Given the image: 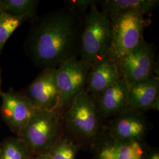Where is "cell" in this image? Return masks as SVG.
<instances>
[{"label":"cell","instance_id":"6da1fadb","mask_svg":"<svg viewBox=\"0 0 159 159\" xmlns=\"http://www.w3.org/2000/svg\"><path fill=\"white\" fill-rule=\"evenodd\" d=\"M84 19L71 7L48 12L35 20L25 43L34 65L57 68L79 58Z\"/></svg>","mask_w":159,"mask_h":159},{"label":"cell","instance_id":"7a4b0ae2","mask_svg":"<svg viewBox=\"0 0 159 159\" xmlns=\"http://www.w3.org/2000/svg\"><path fill=\"white\" fill-rule=\"evenodd\" d=\"M62 115L63 134L80 147L91 148L100 135L103 123L94 99L86 91L74 98Z\"/></svg>","mask_w":159,"mask_h":159},{"label":"cell","instance_id":"3957f363","mask_svg":"<svg viewBox=\"0 0 159 159\" xmlns=\"http://www.w3.org/2000/svg\"><path fill=\"white\" fill-rule=\"evenodd\" d=\"M89 8L84 19L80 59L91 65L110 56L112 24L110 17L97 6Z\"/></svg>","mask_w":159,"mask_h":159},{"label":"cell","instance_id":"277c9868","mask_svg":"<svg viewBox=\"0 0 159 159\" xmlns=\"http://www.w3.org/2000/svg\"><path fill=\"white\" fill-rule=\"evenodd\" d=\"M63 111L37 110L20 132L33 155L46 153L63 135Z\"/></svg>","mask_w":159,"mask_h":159},{"label":"cell","instance_id":"5b68a950","mask_svg":"<svg viewBox=\"0 0 159 159\" xmlns=\"http://www.w3.org/2000/svg\"><path fill=\"white\" fill-rule=\"evenodd\" d=\"M112 24L110 56L114 60L136 47L143 38L148 21L143 15L126 13L110 17Z\"/></svg>","mask_w":159,"mask_h":159},{"label":"cell","instance_id":"8992f818","mask_svg":"<svg viewBox=\"0 0 159 159\" xmlns=\"http://www.w3.org/2000/svg\"><path fill=\"white\" fill-rule=\"evenodd\" d=\"M156 48L144 39L131 51L116 61L120 79L128 86L153 75Z\"/></svg>","mask_w":159,"mask_h":159},{"label":"cell","instance_id":"52a82bcc","mask_svg":"<svg viewBox=\"0 0 159 159\" xmlns=\"http://www.w3.org/2000/svg\"><path fill=\"white\" fill-rule=\"evenodd\" d=\"M91 67L90 64L75 58L56 68V82L63 111L75 97L85 91Z\"/></svg>","mask_w":159,"mask_h":159},{"label":"cell","instance_id":"ba28073f","mask_svg":"<svg viewBox=\"0 0 159 159\" xmlns=\"http://www.w3.org/2000/svg\"><path fill=\"white\" fill-rule=\"evenodd\" d=\"M103 128L114 138L124 141L145 142L150 124L142 111L128 107L116 117L107 120Z\"/></svg>","mask_w":159,"mask_h":159},{"label":"cell","instance_id":"9c48e42d","mask_svg":"<svg viewBox=\"0 0 159 159\" xmlns=\"http://www.w3.org/2000/svg\"><path fill=\"white\" fill-rule=\"evenodd\" d=\"M148 148L145 142L118 140L103 128L90 148L94 159H143Z\"/></svg>","mask_w":159,"mask_h":159},{"label":"cell","instance_id":"30bf717a","mask_svg":"<svg viewBox=\"0 0 159 159\" xmlns=\"http://www.w3.org/2000/svg\"><path fill=\"white\" fill-rule=\"evenodd\" d=\"M56 68H44L27 89V96L39 110L63 111L56 82Z\"/></svg>","mask_w":159,"mask_h":159},{"label":"cell","instance_id":"8fae6325","mask_svg":"<svg viewBox=\"0 0 159 159\" xmlns=\"http://www.w3.org/2000/svg\"><path fill=\"white\" fill-rule=\"evenodd\" d=\"M1 114L6 124L18 136L37 108L27 96L16 92H1Z\"/></svg>","mask_w":159,"mask_h":159},{"label":"cell","instance_id":"7c38bea8","mask_svg":"<svg viewBox=\"0 0 159 159\" xmlns=\"http://www.w3.org/2000/svg\"><path fill=\"white\" fill-rule=\"evenodd\" d=\"M128 92L129 86L120 79L93 98L102 123L116 117L128 108Z\"/></svg>","mask_w":159,"mask_h":159},{"label":"cell","instance_id":"4fadbf2b","mask_svg":"<svg viewBox=\"0 0 159 159\" xmlns=\"http://www.w3.org/2000/svg\"><path fill=\"white\" fill-rule=\"evenodd\" d=\"M159 79L152 75L129 87L128 107L144 113L159 110Z\"/></svg>","mask_w":159,"mask_h":159},{"label":"cell","instance_id":"5bb4252c","mask_svg":"<svg viewBox=\"0 0 159 159\" xmlns=\"http://www.w3.org/2000/svg\"><path fill=\"white\" fill-rule=\"evenodd\" d=\"M120 79L116 61L107 57L92 65L85 91L94 98Z\"/></svg>","mask_w":159,"mask_h":159},{"label":"cell","instance_id":"9a60e30c","mask_svg":"<svg viewBox=\"0 0 159 159\" xmlns=\"http://www.w3.org/2000/svg\"><path fill=\"white\" fill-rule=\"evenodd\" d=\"M101 10L109 17L126 13L144 15L157 8L158 0H102L98 1Z\"/></svg>","mask_w":159,"mask_h":159},{"label":"cell","instance_id":"2e32d148","mask_svg":"<svg viewBox=\"0 0 159 159\" xmlns=\"http://www.w3.org/2000/svg\"><path fill=\"white\" fill-rule=\"evenodd\" d=\"M32 153L20 137H11L0 145V159H30Z\"/></svg>","mask_w":159,"mask_h":159},{"label":"cell","instance_id":"e0dca14e","mask_svg":"<svg viewBox=\"0 0 159 159\" xmlns=\"http://www.w3.org/2000/svg\"><path fill=\"white\" fill-rule=\"evenodd\" d=\"M5 12L23 18L33 19L38 9V0H4Z\"/></svg>","mask_w":159,"mask_h":159},{"label":"cell","instance_id":"ac0fdd59","mask_svg":"<svg viewBox=\"0 0 159 159\" xmlns=\"http://www.w3.org/2000/svg\"><path fill=\"white\" fill-rule=\"evenodd\" d=\"M80 148L77 144L63 134L46 153L52 159H76Z\"/></svg>","mask_w":159,"mask_h":159},{"label":"cell","instance_id":"d6986e66","mask_svg":"<svg viewBox=\"0 0 159 159\" xmlns=\"http://www.w3.org/2000/svg\"><path fill=\"white\" fill-rule=\"evenodd\" d=\"M24 21L23 18L7 12L0 16V52L7 41Z\"/></svg>","mask_w":159,"mask_h":159},{"label":"cell","instance_id":"ffe728a7","mask_svg":"<svg viewBox=\"0 0 159 159\" xmlns=\"http://www.w3.org/2000/svg\"><path fill=\"white\" fill-rule=\"evenodd\" d=\"M96 1L94 0H72L68 2L70 4V7L74 9L81 17L84 18L90 7Z\"/></svg>","mask_w":159,"mask_h":159},{"label":"cell","instance_id":"44dd1931","mask_svg":"<svg viewBox=\"0 0 159 159\" xmlns=\"http://www.w3.org/2000/svg\"><path fill=\"white\" fill-rule=\"evenodd\" d=\"M143 159H159V149L149 147Z\"/></svg>","mask_w":159,"mask_h":159},{"label":"cell","instance_id":"7402d4cb","mask_svg":"<svg viewBox=\"0 0 159 159\" xmlns=\"http://www.w3.org/2000/svg\"><path fill=\"white\" fill-rule=\"evenodd\" d=\"M30 159H52L47 153L32 155Z\"/></svg>","mask_w":159,"mask_h":159},{"label":"cell","instance_id":"603a6c76","mask_svg":"<svg viewBox=\"0 0 159 159\" xmlns=\"http://www.w3.org/2000/svg\"><path fill=\"white\" fill-rule=\"evenodd\" d=\"M4 12H5L4 0H0V16H1Z\"/></svg>","mask_w":159,"mask_h":159},{"label":"cell","instance_id":"cb8c5ba5","mask_svg":"<svg viewBox=\"0 0 159 159\" xmlns=\"http://www.w3.org/2000/svg\"><path fill=\"white\" fill-rule=\"evenodd\" d=\"M1 73H0V94L1 93Z\"/></svg>","mask_w":159,"mask_h":159}]
</instances>
